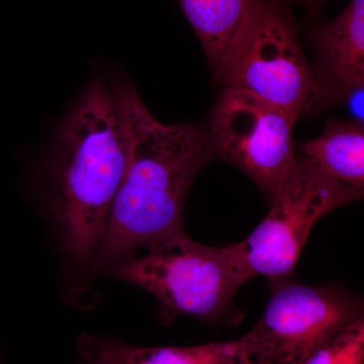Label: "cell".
Listing matches in <instances>:
<instances>
[{"label":"cell","instance_id":"10","mask_svg":"<svg viewBox=\"0 0 364 364\" xmlns=\"http://www.w3.org/2000/svg\"><path fill=\"white\" fill-rule=\"evenodd\" d=\"M305 158L325 176L364 188V129L358 122H331L322 135L303 145Z\"/></svg>","mask_w":364,"mask_h":364},{"label":"cell","instance_id":"5","mask_svg":"<svg viewBox=\"0 0 364 364\" xmlns=\"http://www.w3.org/2000/svg\"><path fill=\"white\" fill-rule=\"evenodd\" d=\"M363 189L325 176L306 158L296 159L272 200V208L245 240L228 246L243 279L287 282L316 223L332 210L363 200Z\"/></svg>","mask_w":364,"mask_h":364},{"label":"cell","instance_id":"14","mask_svg":"<svg viewBox=\"0 0 364 364\" xmlns=\"http://www.w3.org/2000/svg\"><path fill=\"white\" fill-rule=\"evenodd\" d=\"M303 1L310 2V4H318V2L322 1V0H303Z\"/></svg>","mask_w":364,"mask_h":364},{"label":"cell","instance_id":"7","mask_svg":"<svg viewBox=\"0 0 364 364\" xmlns=\"http://www.w3.org/2000/svg\"><path fill=\"white\" fill-rule=\"evenodd\" d=\"M294 124L287 112L263 98L224 90L208 133L215 156L247 174L272 202L296 160Z\"/></svg>","mask_w":364,"mask_h":364},{"label":"cell","instance_id":"4","mask_svg":"<svg viewBox=\"0 0 364 364\" xmlns=\"http://www.w3.org/2000/svg\"><path fill=\"white\" fill-rule=\"evenodd\" d=\"M214 74L224 90L263 98L294 122L320 95L293 18L279 0H263L247 14Z\"/></svg>","mask_w":364,"mask_h":364},{"label":"cell","instance_id":"6","mask_svg":"<svg viewBox=\"0 0 364 364\" xmlns=\"http://www.w3.org/2000/svg\"><path fill=\"white\" fill-rule=\"evenodd\" d=\"M257 324L239 338L247 364H301L314 351L363 320V301L336 286L273 284Z\"/></svg>","mask_w":364,"mask_h":364},{"label":"cell","instance_id":"12","mask_svg":"<svg viewBox=\"0 0 364 364\" xmlns=\"http://www.w3.org/2000/svg\"><path fill=\"white\" fill-rule=\"evenodd\" d=\"M364 318L313 352L301 364H363Z\"/></svg>","mask_w":364,"mask_h":364},{"label":"cell","instance_id":"8","mask_svg":"<svg viewBox=\"0 0 364 364\" xmlns=\"http://www.w3.org/2000/svg\"><path fill=\"white\" fill-rule=\"evenodd\" d=\"M322 70V83L347 97L364 85V0H351L343 13L312 33Z\"/></svg>","mask_w":364,"mask_h":364},{"label":"cell","instance_id":"2","mask_svg":"<svg viewBox=\"0 0 364 364\" xmlns=\"http://www.w3.org/2000/svg\"><path fill=\"white\" fill-rule=\"evenodd\" d=\"M132 128L119 79L86 87L48 159L50 205L71 257L90 263L130 160Z\"/></svg>","mask_w":364,"mask_h":364},{"label":"cell","instance_id":"11","mask_svg":"<svg viewBox=\"0 0 364 364\" xmlns=\"http://www.w3.org/2000/svg\"><path fill=\"white\" fill-rule=\"evenodd\" d=\"M261 1L263 0H178L214 73L235 33Z\"/></svg>","mask_w":364,"mask_h":364},{"label":"cell","instance_id":"13","mask_svg":"<svg viewBox=\"0 0 364 364\" xmlns=\"http://www.w3.org/2000/svg\"><path fill=\"white\" fill-rule=\"evenodd\" d=\"M347 97H348L350 111L358 119L356 122L363 124V87L352 91Z\"/></svg>","mask_w":364,"mask_h":364},{"label":"cell","instance_id":"3","mask_svg":"<svg viewBox=\"0 0 364 364\" xmlns=\"http://www.w3.org/2000/svg\"><path fill=\"white\" fill-rule=\"evenodd\" d=\"M140 257L122 261L105 272L152 294L158 315L169 325L178 316L218 322L232 308L235 294L246 280L228 247L215 248L183 233L147 248Z\"/></svg>","mask_w":364,"mask_h":364},{"label":"cell","instance_id":"15","mask_svg":"<svg viewBox=\"0 0 364 364\" xmlns=\"http://www.w3.org/2000/svg\"><path fill=\"white\" fill-rule=\"evenodd\" d=\"M83 364H100V363H95V361L86 360L85 363H83Z\"/></svg>","mask_w":364,"mask_h":364},{"label":"cell","instance_id":"9","mask_svg":"<svg viewBox=\"0 0 364 364\" xmlns=\"http://www.w3.org/2000/svg\"><path fill=\"white\" fill-rule=\"evenodd\" d=\"M76 346L85 360L100 364H247L239 339L191 347H136L83 334Z\"/></svg>","mask_w":364,"mask_h":364},{"label":"cell","instance_id":"1","mask_svg":"<svg viewBox=\"0 0 364 364\" xmlns=\"http://www.w3.org/2000/svg\"><path fill=\"white\" fill-rule=\"evenodd\" d=\"M130 117L132 148L126 176L91 267L109 269L183 233L186 196L200 170L215 156L210 133L196 124H163L135 88L121 80Z\"/></svg>","mask_w":364,"mask_h":364}]
</instances>
